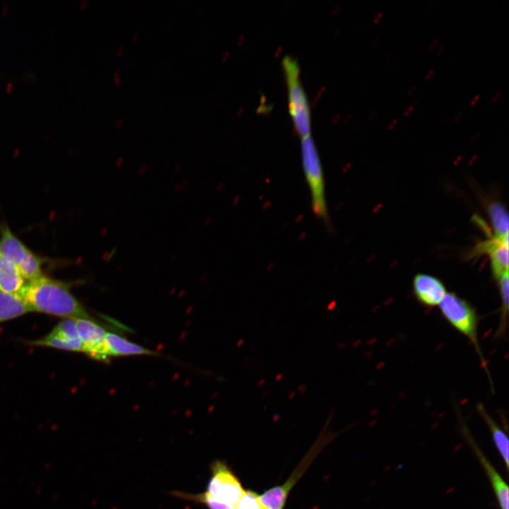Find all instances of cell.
<instances>
[{
	"label": "cell",
	"instance_id": "obj_16",
	"mask_svg": "<svg viewBox=\"0 0 509 509\" xmlns=\"http://www.w3.org/2000/svg\"><path fill=\"white\" fill-rule=\"evenodd\" d=\"M488 213L495 238L502 240L508 239V215L504 206L500 202H493L488 206Z\"/></svg>",
	"mask_w": 509,
	"mask_h": 509
},
{
	"label": "cell",
	"instance_id": "obj_20",
	"mask_svg": "<svg viewBox=\"0 0 509 509\" xmlns=\"http://www.w3.org/2000/svg\"><path fill=\"white\" fill-rule=\"evenodd\" d=\"M393 60H394V56H393V53H392V52H389V53L385 57L384 63L390 65V64L392 63Z\"/></svg>",
	"mask_w": 509,
	"mask_h": 509
},
{
	"label": "cell",
	"instance_id": "obj_9",
	"mask_svg": "<svg viewBox=\"0 0 509 509\" xmlns=\"http://www.w3.org/2000/svg\"><path fill=\"white\" fill-rule=\"evenodd\" d=\"M478 250L489 255L493 274L497 279L508 274V245L493 238L481 243Z\"/></svg>",
	"mask_w": 509,
	"mask_h": 509
},
{
	"label": "cell",
	"instance_id": "obj_40",
	"mask_svg": "<svg viewBox=\"0 0 509 509\" xmlns=\"http://www.w3.org/2000/svg\"></svg>",
	"mask_w": 509,
	"mask_h": 509
},
{
	"label": "cell",
	"instance_id": "obj_3",
	"mask_svg": "<svg viewBox=\"0 0 509 509\" xmlns=\"http://www.w3.org/2000/svg\"><path fill=\"white\" fill-rule=\"evenodd\" d=\"M300 146L303 169L310 193L312 211L327 224L329 220L323 170L312 137L308 135L301 138Z\"/></svg>",
	"mask_w": 509,
	"mask_h": 509
},
{
	"label": "cell",
	"instance_id": "obj_35",
	"mask_svg": "<svg viewBox=\"0 0 509 509\" xmlns=\"http://www.w3.org/2000/svg\"><path fill=\"white\" fill-rule=\"evenodd\" d=\"M447 113L443 112L441 116L439 117L438 122L440 123L443 121V119L446 117Z\"/></svg>",
	"mask_w": 509,
	"mask_h": 509
},
{
	"label": "cell",
	"instance_id": "obj_39",
	"mask_svg": "<svg viewBox=\"0 0 509 509\" xmlns=\"http://www.w3.org/2000/svg\"><path fill=\"white\" fill-rule=\"evenodd\" d=\"M137 36H138V34H137V33H135V34L134 35L133 38H132L133 41H134V40L137 38Z\"/></svg>",
	"mask_w": 509,
	"mask_h": 509
},
{
	"label": "cell",
	"instance_id": "obj_34",
	"mask_svg": "<svg viewBox=\"0 0 509 509\" xmlns=\"http://www.w3.org/2000/svg\"><path fill=\"white\" fill-rule=\"evenodd\" d=\"M123 49H124V47H123L122 45L119 46V47H117V49H116V53H117V55L121 54V53H122V52L123 51Z\"/></svg>",
	"mask_w": 509,
	"mask_h": 509
},
{
	"label": "cell",
	"instance_id": "obj_27",
	"mask_svg": "<svg viewBox=\"0 0 509 509\" xmlns=\"http://www.w3.org/2000/svg\"><path fill=\"white\" fill-rule=\"evenodd\" d=\"M416 88V85H415V84L411 85L407 90L406 95H410L414 91Z\"/></svg>",
	"mask_w": 509,
	"mask_h": 509
},
{
	"label": "cell",
	"instance_id": "obj_2",
	"mask_svg": "<svg viewBox=\"0 0 509 509\" xmlns=\"http://www.w3.org/2000/svg\"><path fill=\"white\" fill-rule=\"evenodd\" d=\"M245 491L228 466L221 461L211 466V476L204 493L192 496L209 509H233Z\"/></svg>",
	"mask_w": 509,
	"mask_h": 509
},
{
	"label": "cell",
	"instance_id": "obj_28",
	"mask_svg": "<svg viewBox=\"0 0 509 509\" xmlns=\"http://www.w3.org/2000/svg\"><path fill=\"white\" fill-rule=\"evenodd\" d=\"M438 38H434L429 44L428 49H431L434 47V45H436V43L438 42Z\"/></svg>",
	"mask_w": 509,
	"mask_h": 509
},
{
	"label": "cell",
	"instance_id": "obj_30",
	"mask_svg": "<svg viewBox=\"0 0 509 509\" xmlns=\"http://www.w3.org/2000/svg\"><path fill=\"white\" fill-rule=\"evenodd\" d=\"M479 97H480L479 94L476 95L469 102V105H474L476 103V102L477 101V100L479 98Z\"/></svg>",
	"mask_w": 509,
	"mask_h": 509
},
{
	"label": "cell",
	"instance_id": "obj_17",
	"mask_svg": "<svg viewBox=\"0 0 509 509\" xmlns=\"http://www.w3.org/2000/svg\"><path fill=\"white\" fill-rule=\"evenodd\" d=\"M66 341L72 348V351H83L74 319L66 318L61 321L52 331Z\"/></svg>",
	"mask_w": 509,
	"mask_h": 509
},
{
	"label": "cell",
	"instance_id": "obj_26",
	"mask_svg": "<svg viewBox=\"0 0 509 509\" xmlns=\"http://www.w3.org/2000/svg\"><path fill=\"white\" fill-rule=\"evenodd\" d=\"M382 14H383L382 11H380L379 13H378L373 18V23H376L380 19Z\"/></svg>",
	"mask_w": 509,
	"mask_h": 509
},
{
	"label": "cell",
	"instance_id": "obj_11",
	"mask_svg": "<svg viewBox=\"0 0 509 509\" xmlns=\"http://www.w3.org/2000/svg\"><path fill=\"white\" fill-rule=\"evenodd\" d=\"M105 343L109 357L156 354L151 350L133 343L113 332H107Z\"/></svg>",
	"mask_w": 509,
	"mask_h": 509
},
{
	"label": "cell",
	"instance_id": "obj_22",
	"mask_svg": "<svg viewBox=\"0 0 509 509\" xmlns=\"http://www.w3.org/2000/svg\"><path fill=\"white\" fill-rule=\"evenodd\" d=\"M113 81L116 85H117L120 81V74L119 71L117 69L113 74Z\"/></svg>",
	"mask_w": 509,
	"mask_h": 509
},
{
	"label": "cell",
	"instance_id": "obj_21",
	"mask_svg": "<svg viewBox=\"0 0 509 509\" xmlns=\"http://www.w3.org/2000/svg\"><path fill=\"white\" fill-rule=\"evenodd\" d=\"M416 104L417 101H414L409 106H408L404 112V116L408 115Z\"/></svg>",
	"mask_w": 509,
	"mask_h": 509
},
{
	"label": "cell",
	"instance_id": "obj_14",
	"mask_svg": "<svg viewBox=\"0 0 509 509\" xmlns=\"http://www.w3.org/2000/svg\"><path fill=\"white\" fill-rule=\"evenodd\" d=\"M477 410L487 424L494 444L503 458L506 470L508 471L509 468V441L508 436L491 418L481 404H478Z\"/></svg>",
	"mask_w": 509,
	"mask_h": 509
},
{
	"label": "cell",
	"instance_id": "obj_37",
	"mask_svg": "<svg viewBox=\"0 0 509 509\" xmlns=\"http://www.w3.org/2000/svg\"><path fill=\"white\" fill-rule=\"evenodd\" d=\"M377 113H378V111H377V110L373 111V112L371 113V115H370L369 119H373V117L376 115Z\"/></svg>",
	"mask_w": 509,
	"mask_h": 509
},
{
	"label": "cell",
	"instance_id": "obj_8",
	"mask_svg": "<svg viewBox=\"0 0 509 509\" xmlns=\"http://www.w3.org/2000/svg\"><path fill=\"white\" fill-rule=\"evenodd\" d=\"M413 291L419 302L428 307L438 305L447 293L440 280L426 274L414 276Z\"/></svg>",
	"mask_w": 509,
	"mask_h": 509
},
{
	"label": "cell",
	"instance_id": "obj_25",
	"mask_svg": "<svg viewBox=\"0 0 509 509\" xmlns=\"http://www.w3.org/2000/svg\"><path fill=\"white\" fill-rule=\"evenodd\" d=\"M434 71H435V69L433 68L431 69L425 75L424 79L426 81L428 80L431 77V76L434 74Z\"/></svg>",
	"mask_w": 509,
	"mask_h": 509
},
{
	"label": "cell",
	"instance_id": "obj_38",
	"mask_svg": "<svg viewBox=\"0 0 509 509\" xmlns=\"http://www.w3.org/2000/svg\"><path fill=\"white\" fill-rule=\"evenodd\" d=\"M479 134H480V132H477V133L474 136V138L472 139V140L476 139L479 136Z\"/></svg>",
	"mask_w": 509,
	"mask_h": 509
},
{
	"label": "cell",
	"instance_id": "obj_1",
	"mask_svg": "<svg viewBox=\"0 0 509 509\" xmlns=\"http://www.w3.org/2000/svg\"><path fill=\"white\" fill-rule=\"evenodd\" d=\"M18 294L32 311L74 320L92 319L69 287L59 281L41 276L24 284Z\"/></svg>",
	"mask_w": 509,
	"mask_h": 509
},
{
	"label": "cell",
	"instance_id": "obj_23",
	"mask_svg": "<svg viewBox=\"0 0 509 509\" xmlns=\"http://www.w3.org/2000/svg\"><path fill=\"white\" fill-rule=\"evenodd\" d=\"M464 111H460V112H459L455 116V117H454V119H453V122H458V121L462 117V116L464 115Z\"/></svg>",
	"mask_w": 509,
	"mask_h": 509
},
{
	"label": "cell",
	"instance_id": "obj_12",
	"mask_svg": "<svg viewBox=\"0 0 509 509\" xmlns=\"http://www.w3.org/2000/svg\"><path fill=\"white\" fill-rule=\"evenodd\" d=\"M23 285V278L18 268L0 252V291L18 293Z\"/></svg>",
	"mask_w": 509,
	"mask_h": 509
},
{
	"label": "cell",
	"instance_id": "obj_15",
	"mask_svg": "<svg viewBox=\"0 0 509 509\" xmlns=\"http://www.w3.org/2000/svg\"><path fill=\"white\" fill-rule=\"evenodd\" d=\"M294 479L283 485L273 487L260 496L258 500L262 509H283L288 493L294 484Z\"/></svg>",
	"mask_w": 509,
	"mask_h": 509
},
{
	"label": "cell",
	"instance_id": "obj_24",
	"mask_svg": "<svg viewBox=\"0 0 509 509\" xmlns=\"http://www.w3.org/2000/svg\"><path fill=\"white\" fill-rule=\"evenodd\" d=\"M397 122H398V119L397 118L392 119L388 124V126H387L388 129H392L394 127V126H395L397 124Z\"/></svg>",
	"mask_w": 509,
	"mask_h": 509
},
{
	"label": "cell",
	"instance_id": "obj_7",
	"mask_svg": "<svg viewBox=\"0 0 509 509\" xmlns=\"http://www.w3.org/2000/svg\"><path fill=\"white\" fill-rule=\"evenodd\" d=\"M462 431L467 442L469 443L486 472L493 492L496 496L500 508L509 509V488L508 484L502 479L489 460L486 457L484 452L469 432L468 428L462 425Z\"/></svg>",
	"mask_w": 509,
	"mask_h": 509
},
{
	"label": "cell",
	"instance_id": "obj_19",
	"mask_svg": "<svg viewBox=\"0 0 509 509\" xmlns=\"http://www.w3.org/2000/svg\"><path fill=\"white\" fill-rule=\"evenodd\" d=\"M233 509H262L258 495L254 491H247L238 501Z\"/></svg>",
	"mask_w": 509,
	"mask_h": 509
},
{
	"label": "cell",
	"instance_id": "obj_4",
	"mask_svg": "<svg viewBox=\"0 0 509 509\" xmlns=\"http://www.w3.org/2000/svg\"><path fill=\"white\" fill-rule=\"evenodd\" d=\"M286 82L288 110L295 129L301 137L310 135V110L308 98L300 78V66L293 57L282 60Z\"/></svg>",
	"mask_w": 509,
	"mask_h": 509
},
{
	"label": "cell",
	"instance_id": "obj_10",
	"mask_svg": "<svg viewBox=\"0 0 509 509\" xmlns=\"http://www.w3.org/2000/svg\"><path fill=\"white\" fill-rule=\"evenodd\" d=\"M0 252L18 268L34 255L6 227L1 230Z\"/></svg>",
	"mask_w": 509,
	"mask_h": 509
},
{
	"label": "cell",
	"instance_id": "obj_18",
	"mask_svg": "<svg viewBox=\"0 0 509 509\" xmlns=\"http://www.w3.org/2000/svg\"><path fill=\"white\" fill-rule=\"evenodd\" d=\"M498 280V287L501 299V320L498 334H501L506 328L508 312V274L501 276Z\"/></svg>",
	"mask_w": 509,
	"mask_h": 509
},
{
	"label": "cell",
	"instance_id": "obj_5",
	"mask_svg": "<svg viewBox=\"0 0 509 509\" xmlns=\"http://www.w3.org/2000/svg\"><path fill=\"white\" fill-rule=\"evenodd\" d=\"M438 306L446 321L474 344L485 366L478 341V318L474 308L454 293H446Z\"/></svg>",
	"mask_w": 509,
	"mask_h": 509
},
{
	"label": "cell",
	"instance_id": "obj_32",
	"mask_svg": "<svg viewBox=\"0 0 509 509\" xmlns=\"http://www.w3.org/2000/svg\"><path fill=\"white\" fill-rule=\"evenodd\" d=\"M444 48H445V45H442L438 49V50L436 51L435 55V56H438V55L443 52V50L444 49Z\"/></svg>",
	"mask_w": 509,
	"mask_h": 509
},
{
	"label": "cell",
	"instance_id": "obj_36",
	"mask_svg": "<svg viewBox=\"0 0 509 509\" xmlns=\"http://www.w3.org/2000/svg\"><path fill=\"white\" fill-rule=\"evenodd\" d=\"M122 122H123L122 119V118H119V119H117V121H116V122H115V126H116L117 127H120V126L122 125Z\"/></svg>",
	"mask_w": 509,
	"mask_h": 509
},
{
	"label": "cell",
	"instance_id": "obj_33",
	"mask_svg": "<svg viewBox=\"0 0 509 509\" xmlns=\"http://www.w3.org/2000/svg\"><path fill=\"white\" fill-rule=\"evenodd\" d=\"M380 35L378 36V37H376L373 40V42H372V44H371V46H372V47L375 46V45H377V43L380 41Z\"/></svg>",
	"mask_w": 509,
	"mask_h": 509
},
{
	"label": "cell",
	"instance_id": "obj_13",
	"mask_svg": "<svg viewBox=\"0 0 509 509\" xmlns=\"http://www.w3.org/2000/svg\"><path fill=\"white\" fill-rule=\"evenodd\" d=\"M32 312L18 293L0 291V322L12 320Z\"/></svg>",
	"mask_w": 509,
	"mask_h": 509
},
{
	"label": "cell",
	"instance_id": "obj_29",
	"mask_svg": "<svg viewBox=\"0 0 509 509\" xmlns=\"http://www.w3.org/2000/svg\"><path fill=\"white\" fill-rule=\"evenodd\" d=\"M501 95V91L496 92L491 98V102L494 103Z\"/></svg>",
	"mask_w": 509,
	"mask_h": 509
},
{
	"label": "cell",
	"instance_id": "obj_6",
	"mask_svg": "<svg viewBox=\"0 0 509 509\" xmlns=\"http://www.w3.org/2000/svg\"><path fill=\"white\" fill-rule=\"evenodd\" d=\"M83 351L93 358L107 361L109 358L105 343L107 332L92 319H75Z\"/></svg>",
	"mask_w": 509,
	"mask_h": 509
},
{
	"label": "cell",
	"instance_id": "obj_31",
	"mask_svg": "<svg viewBox=\"0 0 509 509\" xmlns=\"http://www.w3.org/2000/svg\"><path fill=\"white\" fill-rule=\"evenodd\" d=\"M433 3H434V0H431L430 1H428V4H426V6H425V10L426 11H429L431 8Z\"/></svg>",
	"mask_w": 509,
	"mask_h": 509
}]
</instances>
